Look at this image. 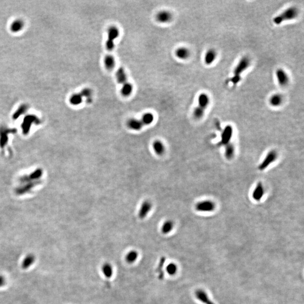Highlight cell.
Returning a JSON list of instances; mask_svg holds the SVG:
<instances>
[{
  "label": "cell",
  "mask_w": 304,
  "mask_h": 304,
  "mask_svg": "<svg viewBox=\"0 0 304 304\" xmlns=\"http://www.w3.org/2000/svg\"><path fill=\"white\" fill-rule=\"evenodd\" d=\"M210 103L209 95L205 93H201L197 98V105L193 111V116L194 119L199 120L202 119L204 115L205 111Z\"/></svg>",
  "instance_id": "cell-1"
},
{
  "label": "cell",
  "mask_w": 304,
  "mask_h": 304,
  "mask_svg": "<svg viewBox=\"0 0 304 304\" xmlns=\"http://www.w3.org/2000/svg\"><path fill=\"white\" fill-rule=\"evenodd\" d=\"M250 65L251 60L249 56H243L242 57L233 71L231 82L234 84L239 83L241 80L242 74L249 68Z\"/></svg>",
  "instance_id": "cell-2"
},
{
  "label": "cell",
  "mask_w": 304,
  "mask_h": 304,
  "mask_svg": "<svg viewBox=\"0 0 304 304\" xmlns=\"http://www.w3.org/2000/svg\"><path fill=\"white\" fill-rule=\"evenodd\" d=\"M116 79L118 83L121 84L120 92L124 96H128L132 92L133 86L127 80V74L125 69L122 68H120L116 74Z\"/></svg>",
  "instance_id": "cell-3"
},
{
  "label": "cell",
  "mask_w": 304,
  "mask_h": 304,
  "mask_svg": "<svg viewBox=\"0 0 304 304\" xmlns=\"http://www.w3.org/2000/svg\"><path fill=\"white\" fill-rule=\"evenodd\" d=\"M154 119L153 114L147 113L144 114L141 119L137 120L135 118L130 119L127 121V125L129 129L134 131H139L144 126H147L151 124Z\"/></svg>",
  "instance_id": "cell-4"
},
{
  "label": "cell",
  "mask_w": 304,
  "mask_h": 304,
  "mask_svg": "<svg viewBox=\"0 0 304 304\" xmlns=\"http://www.w3.org/2000/svg\"><path fill=\"white\" fill-rule=\"evenodd\" d=\"M298 15V10L295 6H290L274 17L273 23L276 25H280L283 23L292 20L296 18Z\"/></svg>",
  "instance_id": "cell-5"
},
{
  "label": "cell",
  "mask_w": 304,
  "mask_h": 304,
  "mask_svg": "<svg viewBox=\"0 0 304 304\" xmlns=\"http://www.w3.org/2000/svg\"><path fill=\"white\" fill-rule=\"evenodd\" d=\"M278 157V154L276 150H271L267 152V154L258 166V170L262 171L267 169V168L276 161Z\"/></svg>",
  "instance_id": "cell-6"
},
{
  "label": "cell",
  "mask_w": 304,
  "mask_h": 304,
  "mask_svg": "<svg viewBox=\"0 0 304 304\" xmlns=\"http://www.w3.org/2000/svg\"><path fill=\"white\" fill-rule=\"evenodd\" d=\"M216 208V204L212 200L204 199L197 203L195 205V209L197 211L200 212H213Z\"/></svg>",
  "instance_id": "cell-7"
},
{
  "label": "cell",
  "mask_w": 304,
  "mask_h": 304,
  "mask_svg": "<svg viewBox=\"0 0 304 304\" xmlns=\"http://www.w3.org/2000/svg\"><path fill=\"white\" fill-rule=\"evenodd\" d=\"M120 32L116 27H111L108 30V38L106 47L108 50H112L114 47V41L118 37Z\"/></svg>",
  "instance_id": "cell-8"
},
{
  "label": "cell",
  "mask_w": 304,
  "mask_h": 304,
  "mask_svg": "<svg viewBox=\"0 0 304 304\" xmlns=\"http://www.w3.org/2000/svg\"><path fill=\"white\" fill-rule=\"evenodd\" d=\"M275 75L277 82L280 87H286L289 82V75L286 71L281 68L276 69Z\"/></svg>",
  "instance_id": "cell-9"
},
{
  "label": "cell",
  "mask_w": 304,
  "mask_h": 304,
  "mask_svg": "<svg viewBox=\"0 0 304 304\" xmlns=\"http://www.w3.org/2000/svg\"><path fill=\"white\" fill-rule=\"evenodd\" d=\"M233 135V129L231 125L226 126L222 129L221 134L220 144L222 145H226L231 143Z\"/></svg>",
  "instance_id": "cell-10"
},
{
  "label": "cell",
  "mask_w": 304,
  "mask_h": 304,
  "mask_svg": "<svg viewBox=\"0 0 304 304\" xmlns=\"http://www.w3.org/2000/svg\"><path fill=\"white\" fill-rule=\"evenodd\" d=\"M265 194V188L261 182H258L252 192V198L256 202H260Z\"/></svg>",
  "instance_id": "cell-11"
},
{
  "label": "cell",
  "mask_w": 304,
  "mask_h": 304,
  "mask_svg": "<svg viewBox=\"0 0 304 304\" xmlns=\"http://www.w3.org/2000/svg\"><path fill=\"white\" fill-rule=\"evenodd\" d=\"M217 56V53L215 49L209 48L207 50L204 55L203 61L204 63L207 65H212L216 60Z\"/></svg>",
  "instance_id": "cell-12"
},
{
  "label": "cell",
  "mask_w": 304,
  "mask_h": 304,
  "mask_svg": "<svg viewBox=\"0 0 304 304\" xmlns=\"http://www.w3.org/2000/svg\"><path fill=\"white\" fill-rule=\"evenodd\" d=\"M195 298L203 304H215L213 303L208 294L202 289H198L195 292Z\"/></svg>",
  "instance_id": "cell-13"
},
{
  "label": "cell",
  "mask_w": 304,
  "mask_h": 304,
  "mask_svg": "<svg viewBox=\"0 0 304 304\" xmlns=\"http://www.w3.org/2000/svg\"><path fill=\"white\" fill-rule=\"evenodd\" d=\"M283 102V96L279 93H276L272 94L269 99V103L270 105L274 108H278L282 105Z\"/></svg>",
  "instance_id": "cell-14"
},
{
  "label": "cell",
  "mask_w": 304,
  "mask_h": 304,
  "mask_svg": "<svg viewBox=\"0 0 304 304\" xmlns=\"http://www.w3.org/2000/svg\"><path fill=\"white\" fill-rule=\"evenodd\" d=\"M152 207V204L149 201H145L141 206V207L140 208L139 212H138V216L140 219H143L145 218L151 210Z\"/></svg>",
  "instance_id": "cell-15"
},
{
  "label": "cell",
  "mask_w": 304,
  "mask_h": 304,
  "mask_svg": "<svg viewBox=\"0 0 304 304\" xmlns=\"http://www.w3.org/2000/svg\"><path fill=\"white\" fill-rule=\"evenodd\" d=\"M172 16L170 12L167 10H162L159 11L156 16L157 20L160 23H166L170 21Z\"/></svg>",
  "instance_id": "cell-16"
},
{
  "label": "cell",
  "mask_w": 304,
  "mask_h": 304,
  "mask_svg": "<svg viewBox=\"0 0 304 304\" xmlns=\"http://www.w3.org/2000/svg\"><path fill=\"white\" fill-rule=\"evenodd\" d=\"M175 55L180 60H186L190 55V51L186 47H180L175 51Z\"/></svg>",
  "instance_id": "cell-17"
},
{
  "label": "cell",
  "mask_w": 304,
  "mask_h": 304,
  "mask_svg": "<svg viewBox=\"0 0 304 304\" xmlns=\"http://www.w3.org/2000/svg\"><path fill=\"white\" fill-rule=\"evenodd\" d=\"M39 122V120L37 118V117L33 116H28L24 118L23 123L22 125V127L23 129V132L24 134L27 133L29 131V129L30 127V125L32 123L35 122Z\"/></svg>",
  "instance_id": "cell-18"
},
{
  "label": "cell",
  "mask_w": 304,
  "mask_h": 304,
  "mask_svg": "<svg viewBox=\"0 0 304 304\" xmlns=\"http://www.w3.org/2000/svg\"><path fill=\"white\" fill-rule=\"evenodd\" d=\"M101 271L105 278H111L114 274V269L112 265L109 262L104 263L101 267Z\"/></svg>",
  "instance_id": "cell-19"
},
{
  "label": "cell",
  "mask_w": 304,
  "mask_h": 304,
  "mask_svg": "<svg viewBox=\"0 0 304 304\" xmlns=\"http://www.w3.org/2000/svg\"><path fill=\"white\" fill-rule=\"evenodd\" d=\"M235 147L231 142V143L225 146L224 156L228 160H231L235 155Z\"/></svg>",
  "instance_id": "cell-20"
},
{
  "label": "cell",
  "mask_w": 304,
  "mask_h": 304,
  "mask_svg": "<svg viewBox=\"0 0 304 304\" xmlns=\"http://www.w3.org/2000/svg\"><path fill=\"white\" fill-rule=\"evenodd\" d=\"M138 252L135 249L129 251L125 256L126 261L129 264L135 263L138 259Z\"/></svg>",
  "instance_id": "cell-21"
},
{
  "label": "cell",
  "mask_w": 304,
  "mask_h": 304,
  "mask_svg": "<svg viewBox=\"0 0 304 304\" xmlns=\"http://www.w3.org/2000/svg\"><path fill=\"white\" fill-rule=\"evenodd\" d=\"M153 147L157 155L161 156L163 154L165 151V147L163 143L159 140H156L153 143Z\"/></svg>",
  "instance_id": "cell-22"
},
{
  "label": "cell",
  "mask_w": 304,
  "mask_h": 304,
  "mask_svg": "<svg viewBox=\"0 0 304 304\" xmlns=\"http://www.w3.org/2000/svg\"><path fill=\"white\" fill-rule=\"evenodd\" d=\"M174 228V222L171 220H168L165 221L163 224L162 228H161V231L163 234L166 235L171 233L173 230Z\"/></svg>",
  "instance_id": "cell-23"
},
{
  "label": "cell",
  "mask_w": 304,
  "mask_h": 304,
  "mask_svg": "<svg viewBox=\"0 0 304 304\" xmlns=\"http://www.w3.org/2000/svg\"><path fill=\"white\" fill-rule=\"evenodd\" d=\"M35 256L33 254H29L23 259L21 267L23 269H26L30 267L35 261Z\"/></svg>",
  "instance_id": "cell-24"
},
{
  "label": "cell",
  "mask_w": 304,
  "mask_h": 304,
  "mask_svg": "<svg viewBox=\"0 0 304 304\" xmlns=\"http://www.w3.org/2000/svg\"><path fill=\"white\" fill-rule=\"evenodd\" d=\"M104 63L105 66L107 69L111 70L114 68L116 65V60L114 57L111 55H108L106 56L104 60Z\"/></svg>",
  "instance_id": "cell-25"
},
{
  "label": "cell",
  "mask_w": 304,
  "mask_h": 304,
  "mask_svg": "<svg viewBox=\"0 0 304 304\" xmlns=\"http://www.w3.org/2000/svg\"><path fill=\"white\" fill-rule=\"evenodd\" d=\"M82 98H83V96L80 92L78 93L73 94L71 96L69 100H70V102L71 103V104L74 105H78L82 102Z\"/></svg>",
  "instance_id": "cell-26"
},
{
  "label": "cell",
  "mask_w": 304,
  "mask_h": 304,
  "mask_svg": "<svg viewBox=\"0 0 304 304\" xmlns=\"http://www.w3.org/2000/svg\"><path fill=\"white\" fill-rule=\"evenodd\" d=\"M178 267L177 265L174 262L169 263L166 267V271L167 273L171 276H175L177 272Z\"/></svg>",
  "instance_id": "cell-27"
},
{
  "label": "cell",
  "mask_w": 304,
  "mask_h": 304,
  "mask_svg": "<svg viewBox=\"0 0 304 304\" xmlns=\"http://www.w3.org/2000/svg\"><path fill=\"white\" fill-rule=\"evenodd\" d=\"M10 129H8L7 128H5L2 127L0 129V136H1V145L2 147H3L5 145V143L6 141V137L8 138V134L9 132V131Z\"/></svg>",
  "instance_id": "cell-28"
},
{
  "label": "cell",
  "mask_w": 304,
  "mask_h": 304,
  "mask_svg": "<svg viewBox=\"0 0 304 304\" xmlns=\"http://www.w3.org/2000/svg\"><path fill=\"white\" fill-rule=\"evenodd\" d=\"M24 23L21 20H17L11 25V29L13 32H18L22 29Z\"/></svg>",
  "instance_id": "cell-29"
},
{
  "label": "cell",
  "mask_w": 304,
  "mask_h": 304,
  "mask_svg": "<svg viewBox=\"0 0 304 304\" xmlns=\"http://www.w3.org/2000/svg\"><path fill=\"white\" fill-rule=\"evenodd\" d=\"M27 109H28V107L26 105L24 104V105H21L19 108V109L17 110V111H15V114L14 115V119H17L20 116L22 115L23 113H24V112H26V111H27Z\"/></svg>",
  "instance_id": "cell-30"
},
{
  "label": "cell",
  "mask_w": 304,
  "mask_h": 304,
  "mask_svg": "<svg viewBox=\"0 0 304 304\" xmlns=\"http://www.w3.org/2000/svg\"><path fill=\"white\" fill-rule=\"evenodd\" d=\"M81 94L83 97H84L87 99V100L88 102L91 101V96H92V91L91 89L86 88L84 89L81 91Z\"/></svg>",
  "instance_id": "cell-31"
},
{
  "label": "cell",
  "mask_w": 304,
  "mask_h": 304,
  "mask_svg": "<svg viewBox=\"0 0 304 304\" xmlns=\"http://www.w3.org/2000/svg\"><path fill=\"white\" fill-rule=\"evenodd\" d=\"M6 284V280L5 277L0 274V287L5 286Z\"/></svg>",
  "instance_id": "cell-32"
}]
</instances>
